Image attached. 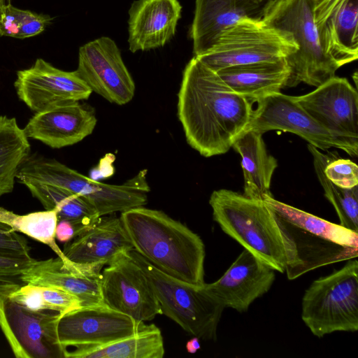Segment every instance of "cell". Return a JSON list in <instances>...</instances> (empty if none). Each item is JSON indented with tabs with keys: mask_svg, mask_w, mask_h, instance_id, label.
Returning <instances> with one entry per match:
<instances>
[{
	"mask_svg": "<svg viewBox=\"0 0 358 358\" xmlns=\"http://www.w3.org/2000/svg\"><path fill=\"white\" fill-rule=\"evenodd\" d=\"M41 287L43 296L51 311L60 315L82 306L80 299L76 296L59 288Z\"/></svg>",
	"mask_w": 358,
	"mask_h": 358,
	"instance_id": "obj_34",
	"label": "cell"
},
{
	"mask_svg": "<svg viewBox=\"0 0 358 358\" xmlns=\"http://www.w3.org/2000/svg\"><path fill=\"white\" fill-rule=\"evenodd\" d=\"M102 216L90 229L65 243L66 257L77 264L103 268L133 249L120 217Z\"/></svg>",
	"mask_w": 358,
	"mask_h": 358,
	"instance_id": "obj_23",
	"label": "cell"
},
{
	"mask_svg": "<svg viewBox=\"0 0 358 358\" xmlns=\"http://www.w3.org/2000/svg\"><path fill=\"white\" fill-rule=\"evenodd\" d=\"M101 267L75 263L66 266L57 257L34 260L20 275L22 281L41 287H54L77 297L82 306L105 304L101 292Z\"/></svg>",
	"mask_w": 358,
	"mask_h": 358,
	"instance_id": "obj_18",
	"label": "cell"
},
{
	"mask_svg": "<svg viewBox=\"0 0 358 358\" xmlns=\"http://www.w3.org/2000/svg\"><path fill=\"white\" fill-rule=\"evenodd\" d=\"M264 202L281 219L304 231L341 245L358 248V232L279 201L273 196L265 197Z\"/></svg>",
	"mask_w": 358,
	"mask_h": 358,
	"instance_id": "obj_28",
	"label": "cell"
},
{
	"mask_svg": "<svg viewBox=\"0 0 358 358\" xmlns=\"http://www.w3.org/2000/svg\"><path fill=\"white\" fill-rule=\"evenodd\" d=\"M273 214L285 241L287 263L285 272L289 280L324 265L358 255L357 248L341 245L309 234Z\"/></svg>",
	"mask_w": 358,
	"mask_h": 358,
	"instance_id": "obj_22",
	"label": "cell"
},
{
	"mask_svg": "<svg viewBox=\"0 0 358 358\" xmlns=\"http://www.w3.org/2000/svg\"><path fill=\"white\" fill-rule=\"evenodd\" d=\"M14 85L19 99L35 113L87 99L92 93L76 71L59 69L41 58L17 72Z\"/></svg>",
	"mask_w": 358,
	"mask_h": 358,
	"instance_id": "obj_14",
	"label": "cell"
},
{
	"mask_svg": "<svg viewBox=\"0 0 358 358\" xmlns=\"http://www.w3.org/2000/svg\"><path fill=\"white\" fill-rule=\"evenodd\" d=\"M30 248L27 240L16 231L0 222V253L13 256L28 257Z\"/></svg>",
	"mask_w": 358,
	"mask_h": 358,
	"instance_id": "obj_36",
	"label": "cell"
},
{
	"mask_svg": "<svg viewBox=\"0 0 358 358\" xmlns=\"http://www.w3.org/2000/svg\"><path fill=\"white\" fill-rule=\"evenodd\" d=\"M76 236V230L70 222L64 220H58L55 231V238L57 241L66 243Z\"/></svg>",
	"mask_w": 358,
	"mask_h": 358,
	"instance_id": "obj_40",
	"label": "cell"
},
{
	"mask_svg": "<svg viewBox=\"0 0 358 358\" xmlns=\"http://www.w3.org/2000/svg\"><path fill=\"white\" fill-rule=\"evenodd\" d=\"M165 350L161 330L155 324H146L136 334L118 341L96 346L66 349L68 358H162Z\"/></svg>",
	"mask_w": 358,
	"mask_h": 358,
	"instance_id": "obj_26",
	"label": "cell"
},
{
	"mask_svg": "<svg viewBox=\"0 0 358 358\" xmlns=\"http://www.w3.org/2000/svg\"><path fill=\"white\" fill-rule=\"evenodd\" d=\"M133 249L161 271L197 286L204 282L205 245L201 237L164 212L142 206L120 217Z\"/></svg>",
	"mask_w": 358,
	"mask_h": 358,
	"instance_id": "obj_2",
	"label": "cell"
},
{
	"mask_svg": "<svg viewBox=\"0 0 358 358\" xmlns=\"http://www.w3.org/2000/svg\"><path fill=\"white\" fill-rule=\"evenodd\" d=\"M0 222L9 226L16 232L22 233L48 245L62 259L64 265L73 264L56 243L55 231L58 217L55 210L18 215L0 207Z\"/></svg>",
	"mask_w": 358,
	"mask_h": 358,
	"instance_id": "obj_31",
	"label": "cell"
},
{
	"mask_svg": "<svg viewBox=\"0 0 358 358\" xmlns=\"http://www.w3.org/2000/svg\"><path fill=\"white\" fill-rule=\"evenodd\" d=\"M294 99L327 130L358 139V94L346 78L335 76Z\"/></svg>",
	"mask_w": 358,
	"mask_h": 358,
	"instance_id": "obj_15",
	"label": "cell"
},
{
	"mask_svg": "<svg viewBox=\"0 0 358 358\" xmlns=\"http://www.w3.org/2000/svg\"><path fill=\"white\" fill-rule=\"evenodd\" d=\"M146 174L145 169L141 170L121 185H110L92 180L54 159L44 157L36 166L34 178L38 183L81 196L102 217L145 205L150 190Z\"/></svg>",
	"mask_w": 358,
	"mask_h": 358,
	"instance_id": "obj_8",
	"label": "cell"
},
{
	"mask_svg": "<svg viewBox=\"0 0 358 358\" xmlns=\"http://www.w3.org/2000/svg\"><path fill=\"white\" fill-rule=\"evenodd\" d=\"M20 31L17 38L24 39L42 33L49 26L52 18L48 15L38 14L28 10L17 8Z\"/></svg>",
	"mask_w": 358,
	"mask_h": 358,
	"instance_id": "obj_35",
	"label": "cell"
},
{
	"mask_svg": "<svg viewBox=\"0 0 358 358\" xmlns=\"http://www.w3.org/2000/svg\"><path fill=\"white\" fill-rule=\"evenodd\" d=\"M101 292L106 305L137 321H150L162 314L146 275L128 252L103 268Z\"/></svg>",
	"mask_w": 358,
	"mask_h": 358,
	"instance_id": "obj_13",
	"label": "cell"
},
{
	"mask_svg": "<svg viewBox=\"0 0 358 358\" xmlns=\"http://www.w3.org/2000/svg\"><path fill=\"white\" fill-rule=\"evenodd\" d=\"M128 254L146 275L162 314L199 339L216 340L224 307L203 285H192L161 271L134 249Z\"/></svg>",
	"mask_w": 358,
	"mask_h": 358,
	"instance_id": "obj_5",
	"label": "cell"
},
{
	"mask_svg": "<svg viewBox=\"0 0 358 358\" xmlns=\"http://www.w3.org/2000/svg\"><path fill=\"white\" fill-rule=\"evenodd\" d=\"M267 0H196L189 30L193 53L198 57L227 28L246 18H262Z\"/></svg>",
	"mask_w": 358,
	"mask_h": 358,
	"instance_id": "obj_21",
	"label": "cell"
},
{
	"mask_svg": "<svg viewBox=\"0 0 358 358\" xmlns=\"http://www.w3.org/2000/svg\"><path fill=\"white\" fill-rule=\"evenodd\" d=\"M29 152L28 137L15 118L0 116V198L13 191L18 170Z\"/></svg>",
	"mask_w": 358,
	"mask_h": 358,
	"instance_id": "obj_29",
	"label": "cell"
},
{
	"mask_svg": "<svg viewBox=\"0 0 358 358\" xmlns=\"http://www.w3.org/2000/svg\"><path fill=\"white\" fill-rule=\"evenodd\" d=\"M145 322L114 310L106 304L81 306L59 316L57 339L64 350L108 344L133 335Z\"/></svg>",
	"mask_w": 358,
	"mask_h": 358,
	"instance_id": "obj_11",
	"label": "cell"
},
{
	"mask_svg": "<svg viewBox=\"0 0 358 358\" xmlns=\"http://www.w3.org/2000/svg\"><path fill=\"white\" fill-rule=\"evenodd\" d=\"M177 108L187 143L205 157L228 152L253 110L249 99L196 57L184 69Z\"/></svg>",
	"mask_w": 358,
	"mask_h": 358,
	"instance_id": "obj_1",
	"label": "cell"
},
{
	"mask_svg": "<svg viewBox=\"0 0 358 358\" xmlns=\"http://www.w3.org/2000/svg\"><path fill=\"white\" fill-rule=\"evenodd\" d=\"M297 50L289 33L262 18H246L226 29L211 48L196 57L217 72L232 66L280 60Z\"/></svg>",
	"mask_w": 358,
	"mask_h": 358,
	"instance_id": "obj_7",
	"label": "cell"
},
{
	"mask_svg": "<svg viewBox=\"0 0 358 358\" xmlns=\"http://www.w3.org/2000/svg\"><path fill=\"white\" fill-rule=\"evenodd\" d=\"M59 316L29 310L0 294V328L17 358L64 357L57 334Z\"/></svg>",
	"mask_w": 358,
	"mask_h": 358,
	"instance_id": "obj_10",
	"label": "cell"
},
{
	"mask_svg": "<svg viewBox=\"0 0 358 358\" xmlns=\"http://www.w3.org/2000/svg\"><path fill=\"white\" fill-rule=\"evenodd\" d=\"M24 185L45 210L57 212L58 220L70 222L77 236L90 229L101 217L96 210L77 194L45 184L27 182Z\"/></svg>",
	"mask_w": 358,
	"mask_h": 358,
	"instance_id": "obj_27",
	"label": "cell"
},
{
	"mask_svg": "<svg viewBox=\"0 0 358 358\" xmlns=\"http://www.w3.org/2000/svg\"><path fill=\"white\" fill-rule=\"evenodd\" d=\"M314 0H267L262 20L289 33L298 50L286 58L289 76L285 87L301 83L318 87L341 66L328 52L314 20Z\"/></svg>",
	"mask_w": 358,
	"mask_h": 358,
	"instance_id": "obj_4",
	"label": "cell"
},
{
	"mask_svg": "<svg viewBox=\"0 0 358 358\" xmlns=\"http://www.w3.org/2000/svg\"><path fill=\"white\" fill-rule=\"evenodd\" d=\"M324 171L326 177L338 187L350 189L358 185L357 165L350 159L339 158L337 152H333Z\"/></svg>",
	"mask_w": 358,
	"mask_h": 358,
	"instance_id": "obj_32",
	"label": "cell"
},
{
	"mask_svg": "<svg viewBox=\"0 0 358 358\" xmlns=\"http://www.w3.org/2000/svg\"><path fill=\"white\" fill-rule=\"evenodd\" d=\"M115 160V156L112 153H107L102 157L97 166L93 168L90 173V178L97 180L101 178H107L114 174L115 169L113 163Z\"/></svg>",
	"mask_w": 358,
	"mask_h": 358,
	"instance_id": "obj_39",
	"label": "cell"
},
{
	"mask_svg": "<svg viewBox=\"0 0 358 358\" xmlns=\"http://www.w3.org/2000/svg\"><path fill=\"white\" fill-rule=\"evenodd\" d=\"M314 1H316V0H314Z\"/></svg>",
	"mask_w": 358,
	"mask_h": 358,
	"instance_id": "obj_43",
	"label": "cell"
},
{
	"mask_svg": "<svg viewBox=\"0 0 358 358\" xmlns=\"http://www.w3.org/2000/svg\"><path fill=\"white\" fill-rule=\"evenodd\" d=\"M209 204L213 220L225 234L275 271H285V238L273 211L264 201L220 189L212 192Z\"/></svg>",
	"mask_w": 358,
	"mask_h": 358,
	"instance_id": "obj_3",
	"label": "cell"
},
{
	"mask_svg": "<svg viewBox=\"0 0 358 358\" xmlns=\"http://www.w3.org/2000/svg\"><path fill=\"white\" fill-rule=\"evenodd\" d=\"M17 8L11 4H3L0 10V36L17 38L20 27Z\"/></svg>",
	"mask_w": 358,
	"mask_h": 358,
	"instance_id": "obj_38",
	"label": "cell"
},
{
	"mask_svg": "<svg viewBox=\"0 0 358 358\" xmlns=\"http://www.w3.org/2000/svg\"><path fill=\"white\" fill-rule=\"evenodd\" d=\"M301 319L311 333L322 338L336 331L358 330V262L314 280L305 291Z\"/></svg>",
	"mask_w": 358,
	"mask_h": 358,
	"instance_id": "obj_6",
	"label": "cell"
},
{
	"mask_svg": "<svg viewBox=\"0 0 358 358\" xmlns=\"http://www.w3.org/2000/svg\"><path fill=\"white\" fill-rule=\"evenodd\" d=\"M4 4V0H0V10Z\"/></svg>",
	"mask_w": 358,
	"mask_h": 358,
	"instance_id": "obj_42",
	"label": "cell"
},
{
	"mask_svg": "<svg viewBox=\"0 0 358 358\" xmlns=\"http://www.w3.org/2000/svg\"><path fill=\"white\" fill-rule=\"evenodd\" d=\"M7 296L31 311L50 310L44 300L40 286L25 283L10 292Z\"/></svg>",
	"mask_w": 358,
	"mask_h": 358,
	"instance_id": "obj_33",
	"label": "cell"
},
{
	"mask_svg": "<svg viewBox=\"0 0 358 358\" xmlns=\"http://www.w3.org/2000/svg\"><path fill=\"white\" fill-rule=\"evenodd\" d=\"M76 71L92 92L112 103L124 105L134 96V81L119 48L109 37L102 36L80 47Z\"/></svg>",
	"mask_w": 358,
	"mask_h": 358,
	"instance_id": "obj_12",
	"label": "cell"
},
{
	"mask_svg": "<svg viewBox=\"0 0 358 358\" xmlns=\"http://www.w3.org/2000/svg\"><path fill=\"white\" fill-rule=\"evenodd\" d=\"M262 134L246 129L234 141L232 148L241 157L244 178V195L264 201L272 196L271 178L278 166L277 160L266 150Z\"/></svg>",
	"mask_w": 358,
	"mask_h": 358,
	"instance_id": "obj_25",
	"label": "cell"
},
{
	"mask_svg": "<svg viewBox=\"0 0 358 358\" xmlns=\"http://www.w3.org/2000/svg\"><path fill=\"white\" fill-rule=\"evenodd\" d=\"M34 260L31 256H13L0 253V275H20Z\"/></svg>",
	"mask_w": 358,
	"mask_h": 358,
	"instance_id": "obj_37",
	"label": "cell"
},
{
	"mask_svg": "<svg viewBox=\"0 0 358 358\" xmlns=\"http://www.w3.org/2000/svg\"><path fill=\"white\" fill-rule=\"evenodd\" d=\"M308 148L313 158L317 179L324 189L325 197L332 204L338 215L339 224L350 231L358 232V185L347 189L334 184L326 177L324 171L333 152L324 154L310 144L308 145Z\"/></svg>",
	"mask_w": 358,
	"mask_h": 358,
	"instance_id": "obj_30",
	"label": "cell"
},
{
	"mask_svg": "<svg viewBox=\"0 0 358 358\" xmlns=\"http://www.w3.org/2000/svg\"><path fill=\"white\" fill-rule=\"evenodd\" d=\"M200 348L199 338L196 336L189 340L186 344V349L187 352L191 354L196 352Z\"/></svg>",
	"mask_w": 358,
	"mask_h": 358,
	"instance_id": "obj_41",
	"label": "cell"
},
{
	"mask_svg": "<svg viewBox=\"0 0 358 358\" xmlns=\"http://www.w3.org/2000/svg\"><path fill=\"white\" fill-rule=\"evenodd\" d=\"M247 129L264 134L271 130L293 133L319 150L341 149L351 157L358 155V139L341 136L327 130L294 99L280 92L257 101Z\"/></svg>",
	"mask_w": 358,
	"mask_h": 358,
	"instance_id": "obj_9",
	"label": "cell"
},
{
	"mask_svg": "<svg viewBox=\"0 0 358 358\" xmlns=\"http://www.w3.org/2000/svg\"><path fill=\"white\" fill-rule=\"evenodd\" d=\"M314 20L328 52L341 66L358 57V0L314 1Z\"/></svg>",
	"mask_w": 358,
	"mask_h": 358,
	"instance_id": "obj_20",
	"label": "cell"
},
{
	"mask_svg": "<svg viewBox=\"0 0 358 358\" xmlns=\"http://www.w3.org/2000/svg\"><path fill=\"white\" fill-rule=\"evenodd\" d=\"M275 279L273 268L244 249L221 278L203 286L224 308L244 313L269 291Z\"/></svg>",
	"mask_w": 358,
	"mask_h": 358,
	"instance_id": "obj_16",
	"label": "cell"
},
{
	"mask_svg": "<svg viewBox=\"0 0 358 358\" xmlns=\"http://www.w3.org/2000/svg\"><path fill=\"white\" fill-rule=\"evenodd\" d=\"M285 59L227 67L217 71L220 77L236 92L252 103L285 87L289 76Z\"/></svg>",
	"mask_w": 358,
	"mask_h": 358,
	"instance_id": "obj_24",
	"label": "cell"
},
{
	"mask_svg": "<svg viewBox=\"0 0 358 358\" xmlns=\"http://www.w3.org/2000/svg\"><path fill=\"white\" fill-rule=\"evenodd\" d=\"M178 0H136L129 10V50H150L164 46L174 36L181 17Z\"/></svg>",
	"mask_w": 358,
	"mask_h": 358,
	"instance_id": "obj_19",
	"label": "cell"
},
{
	"mask_svg": "<svg viewBox=\"0 0 358 358\" xmlns=\"http://www.w3.org/2000/svg\"><path fill=\"white\" fill-rule=\"evenodd\" d=\"M96 122L92 108L80 101H69L36 113L23 129L28 138L62 148L92 134Z\"/></svg>",
	"mask_w": 358,
	"mask_h": 358,
	"instance_id": "obj_17",
	"label": "cell"
}]
</instances>
